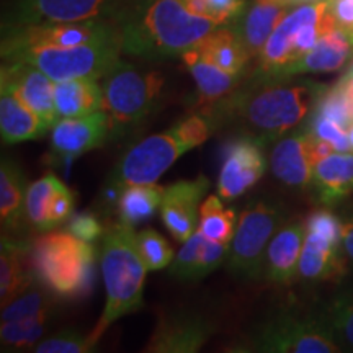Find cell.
<instances>
[{
	"instance_id": "cell-1",
	"label": "cell",
	"mask_w": 353,
	"mask_h": 353,
	"mask_svg": "<svg viewBox=\"0 0 353 353\" xmlns=\"http://www.w3.org/2000/svg\"><path fill=\"white\" fill-rule=\"evenodd\" d=\"M112 21L123 52L145 59L182 56L221 26L190 12L183 0H125Z\"/></svg>"
},
{
	"instance_id": "cell-2",
	"label": "cell",
	"mask_w": 353,
	"mask_h": 353,
	"mask_svg": "<svg viewBox=\"0 0 353 353\" xmlns=\"http://www.w3.org/2000/svg\"><path fill=\"white\" fill-rule=\"evenodd\" d=\"M324 83L303 82L283 83V81H257L245 88H237L224 100L205 112L221 125L223 121H241L249 134L265 144L275 141L301 125L316 110Z\"/></svg>"
},
{
	"instance_id": "cell-3",
	"label": "cell",
	"mask_w": 353,
	"mask_h": 353,
	"mask_svg": "<svg viewBox=\"0 0 353 353\" xmlns=\"http://www.w3.org/2000/svg\"><path fill=\"white\" fill-rule=\"evenodd\" d=\"M216 126L218 123L210 113L200 112L188 114L169 130L139 141L118 161L105 192L120 195L128 185L157 183L183 154L208 141Z\"/></svg>"
},
{
	"instance_id": "cell-4",
	"label": "cell",
	"mask_w": 353,
	"mask_h": 353,
	"mask_svg": "<svg viewBox=\"0 0 353 353\" xmlns=\"http://www.w3.org/2000/svg\"><path fill=\"white\" fill-rule=\"evenodd\" d=\"M100 270L107 301L90 332L95 343L110 325L143 307L144 281L149 270L138 250L134 228L118 221L105 229L100 242Z\"/></svg>"
},
{
	"instance_id": "cell-5",
	"label": "cell",
	"mask_w": 353,
	"mask_h": 353,
	"mask_svg": "<svg viewBox=\"0 0 353 353\" xmlns=\"http://www.w3.org/2000/svg\"><path fill=\"white\" fill-rule=\"evenodd\" d=\"M95 249L69 231H48L30 247L34 280L59 298L87 293L94 280Z\"/></svg>"
},
{
	"instance_id": "cell-6",
	"label": "cell",
	"mask_w": 353,
	"mask_h": 353,
	"mask_svg": "<svg viewBox=\"0 0 353 353\" xmlns=\"http://www.w3.org/2000/svg\"><path fill=\"white\" fill-rule=\"evenodd\" d=\"M229 350L255 353L343 352L321 312H301L291 307L268 314Z\"/></svg>"
},
{
	"instance_id": "cell-7",
	"label": "cell",
	"mask_w": 353,
	"mask_h": 353,
	"mask_svg": "<svg viewBox=\"0 0 353 353\" xmlns=\"http://www.w3.org/2000/svg\"><path fill=\"white\" fill-rule=\"evenodd\" d=\"M103 110L110 120V138H118L154 113L162 97L164 76L118 61L100 79Z\"/></svg>"
},
{
	"instance_id": "cell-8",
	"label": "cell",
	"mask_w": 353,
	"mask_h": 353,
	"mask_svg": "<svg viewBox=\"0 0 353 353\" xmlns=\"http://www.w3.org/2000/svg\"><path fill=\"white\" fill-rule=\"evenodd\" d=\"M118 34L79 46L25 48L3 54V61H23L43 70L54 82L70 79H100L121 59Z\"/></svg>"
},
{
	"instance_id": "cell-9",
	"label": "cell",
	"mask_w": 353,
	"mask_h": 353,
	"mask_svg": "<svg viewBox=\"0 0 353 353\" xmlns=\"http://www.w3.org/2000/svg\"><path fill=\"white\" fill-rule=\"evenodd\" d=\"M283 224L285 211L281 206L270 201L250 203L237 219L226 257L228 270L242 280H260L268 244Z\"/></svg>"
},
{
	"instance_id": "cell-10",
	"label": "cell",
	"mask_w": 353,
	"mask_h": 353,
	"mask_svg": "<svg viewBox=\"0 0 353 353\" xmlns=\"http://www.w3.org/2000/svg\"><path fill=\"white\" fill-rule=\"evenodd\" d=\"M125 0H12L2 30L26 25L112 20Z\"/></svg>"
},
{
	"instance_id": "cell-11",
	"label": "cell",
	"mask_w": 353,
	"mask_h": 353,
	"mask_svg": "<svg viewBox=\"0 0 353 353\" xmlns=\"http://www.w3.org/2000/svg\"><path fill=\"white\" fill-rule=\"evenodd\" d=\"M117 34L112 20L26 25L2 30V56L25 48H69L100 41Z\"/></svg>"
},
{
	"instance_id": "cell-12",
	"label": "cell",
	"mask_w": 353,
	"mask_h": 353,
	"mask_svg": "<svg viewBox=\"0 0 353 353\" xmlns=\"http://www.w3.org/2000/svg\"><path fill=\"white\" fill-rule=\"evenodd\" d=\"M263 148V141L252 134H242L228 144L218 179L223 200H236L260 182L268 165Z\"/></svg>"
},
{
	"instance_id": "cell-13",
	"label": "cell",
	"mask_w": 353,
	"mask_h": 353,
	"mask_svg": "<svg viewBox=\"0 0 353 353\" xmlns=\"http://www.w3.org/2000/svg\"><path fill=\"white\" fill-rule=\"evenodd\" d=\"M218 324L213 317L196 311L164 314L149 339L145 353H195L213 337Z\"/></svg>"
},
{
	"instance_id": "cell-14",
	"label": "cell",
	"mask_w": 353,
	"mask_h": 353,
	"mask_svg": "<svg viewBox=\"0 0 353 353\" xmlns=\"http://www.w3.org/2000/svg\"><path fill=\"white\" fill-rule=\"evenodd\" d=\"M0 90L10 92L34 112L48 126L61 120L54 103V81L43 70L23 61H3Z\"/></svg>"
},
{
	"instance_id": "cell-15",
	"label": "cell",
	"mask_w": 353,
	"mask_h": 353,
	"mask_svg": "<svg viewBox=\"0 0 353 353\" xmlns=\"http://www.w3.org/2000/svg\"><path fill=\"white\" fill-rule=\"evenodd\" d=\"M110 139V120L105 110L81 118H61L51 130V156L70 164L83 154L99 149Z\"/></svg>"
},
{
	"instance_id": "cell-16",
	"label": "cell",
	"mask_w": 353,
	"mask_h": 353,
	"mask_svg": "<svg viewBox=\"0 0 353 353\" xmlns=\"http://www.w3.org/2000/svg\"><path fill=\"white\" fill-rule=\"evenodd\" d=\"M211 187L205 175L193 180H179L164 187L161 219L175 241L185 242L193 236L200 223V206Z\"/></svg>"
},
{
	"instance_id": "cell-17",
	"label": "cell",
	"mask_w": 353,
	"mask_h": 353,
	"mask_svg": "<svg viewBox=\"0 0 353 353\" xmlns=\"http://www.w3.org/2000/svg\"><path fill=\"white\" fill-rule=\"evenodd\" d=\"M314 141L316 136L309 128L286 132L276 141L270 152V169L278 182L294 190H306L312 183L317 164Z\"/></svg>"
},
{
	"instance_id": "cell-18",
	"label": "cell",
	"mask_w": 353,
	"mask_h": 353,
	"mask_svg": "<svg viewBox=\"0 0 353 353\" xmlns=\"http://www.w3.org/2000/svg\"><path fill=\"white\" fill-rule=\"evenodd\" d=\"M306 232V223L291 219L272 237L263 267V276L268 283L288 286L296 280Z\"/></svg>"
},
{
	"instance_id": "cell-19",
	"label": "cell",
	"mask_w": 353,
	"mask_h": 353,
	"mask_svg": "<svg viewBox=\"0 0 353 353\" xmlns=\"http://www.w3.org/2000/svg\"><path fill=\"white\" fill-rule=\"evenodd\" d=\"M353 56V33L335 26L332 32L322 37L312 50L298 61L281 70L278 81L298 76V74H324L341 70Z\"/></svg>"
},
{
	"instance_id": "cell-20",
	"label": "cell",
	"mask_w": 353,
	"mask_h": 353,
	"mask_svg": "<svg viewBox=\"0 0 353 353\" xmlns=\"http://www.w3.org/2000/svg\"><path fill=\"white\" fill-rule=\"evenodd\" d=\"M229 244H219L208 239L200 229L183 242L182 249L169 265L170 276L180 281H196L208 276L210 273L226 262Z\"/></svg>"
},
{
	"instance_id": "cell-21",
	"label": "cell",
	"mask_w": 353,
	"mask_h": 353,
	"mask_svg": "<svg viewBox=\"0 0 353 353\" xmlns=\"http://www.w3.org/2000/svg\"><path fill=\"white\" fill-rule=\"evenodd\" d=\"M345 259L342 244H335L316 232H306L298 278L304 283H322L341 280L345 275Z\"/></svg>"
},
{
	"instance_id": "cell-22",
	"label": "cell",
	"mask_w": 353,
	"mask_h": 353,
	"mask_svg": "<svg viewBox=\"0 0 353 353\" xmlns=\"http://www.w3.org/2000/svg\"><path fill=\"white\" fill-rule=\"evenodd\" d=\"M182 61L195 81L198 103L203 108H211L239 88L241 74H229L203 56L198 46L185 51Z\"/></svg>"
},
{
	"instance_id": "cell-23",
	"label": "cell",
	"mask_w": 353,
	"mask_h": 353,
	"mask_svg": "<svg viewBox=\"0 0 353 353\" xmlns=\"http://www.w3.org/2000/svg\"><path fill=\"white\" fill-rule=\"evenodd\" d=\"M311 187L317 201L334 206L353 195V152H334L314 167Z\"/></svg>"
},
{
	"instance_id": "cell-24",
	"label": "cell",
	"mask_w": 353,
	"mask_h": 353,
	"mask_svg": "<svg viewBox=\"0 0 353 353\" xmlns=\"http://www.w3.org/2000/svg\"><path fill=\"white\" fill-rule=\"evenodd\" d=\"M290 7V3L285 2L257 0V3H254L245 13L244 19L234 25L250 57L260 56L268 38L275 32L280 21L288 15Z\"/></svg>"
},
{
	"instance_id": "cell-25",
	"label": "cell",
	"mask_w": 353,
	"mask_h": 353,
	"mask_svg": "<svg viewBox=\"0 0 353 353\" xmlns=\"http://www.w3.org/2000/svg\"><path fill=\"white\" fill-rule=\"evenodd\" d=\"M26 262H30L28 244L3 236L2 249H0V306L2 307L37 283L33 272L26 270Z\"/></svg>"
},
{
	"instance_id": "cell-26",
	"label": "cell",
	"mask_w": 353,
	"mask_h": 353,
	"mask_svg": "<svg viewBox=\"0 0 353 353\" xmlns=\"http://www.w3.org/2000/svg\"><path fill=\"white\" fill-rule=\"evenodd\" d=\"M51 128L10 92L0 90V134L3 144L43 138Z\"/></svg>"
},
{
	"instance_id": "cell-27",
	"label": "cell",
	"mask_w": 353,
	"mask_h": 353,
	"mask_svg": "<svg viewBox=\"0 0 353 353\" xmlns=\"http://www.w3.org/2000/svg\"><path fill=\"white\" fill-rule=\"evenodd\" d=\"M54 103L61 118H81L103 110L99 79H70L54 82Z\"/></svg>"
},
{
	"instance_id": "cell-28",
	"label": "cell",
	"mask_w": 353,
	"mask_h": 353,
	"mask_svg": "<svg viewBox=\"0 0 353 353\" xmlns=\"http://www.w3.org/2000/svg\"><path fill=\"white\" fill-rule=\"evenodd\" d=\"M196 46L206 59L229 74L244 72L250 59V54L247 52L236 28L229 25L218 26Z\"/></svg>"
},
{
	"instance_id": "cell-29",
	"label": "cell",
	"mask_w": 353,
	"mask_h": 353,
	"mask_svg": "<svg viewBox=\"0 0 353 353\" xmlns=\"http://www.w3.org/2000/svg\"><path fill=\"white\" fill-rule=\"evenodd\" d=\"M26 182L20 165L10 157L0 164V221L3 231H15L25 214Z\"/></svg>"
},
{
	"instance_id": "cell-30",
	"label": "cell",
	"mask_w": 353,
	"mask_h": 353,
	"mask_svg": "<svg viewBox=\"0 0 353 353\" xmlns=\"http://www.w3.org/2000/svg\"><path fill=\"white\" fill-rule=\"evenodd\" d=\"M162 196H164V187L157 183L128 185L121 190L114 206L118 221L132 228L149 221L157 213V210H161Z\"/></svg>"
},
{
	"instance_id": "cell-31",
	"label": "cell",
	"mask_w": 353,
	"mask_h": 353,
	"mask_svg": "<svg viewBox=\"0 0 353 353\" xmlns=\"http://www.w3.org/2000/svg\"><path fill=\"white\" fill-rule=\"evenodd\" d=\"M319 312L342 350L353 352V283L335 291Z\"/></svg>"
},
{
	"instance_id": "cell-32",
	"label": "cell",
	"mask_w": 353,
	"mask_h": 353,
	"mask_svg": "<svg viewBox=\"0 0 353 353\" xmlns=\"http://www.w3.org/2000/svg\"><path fill=\"white\" fill-rule=\"evenodd\" d=\"M63 182L54 174L48 172L37 182L28 185L26 190L25 214L30 224L38 232L50 231V206L56 192L63 187Z\"/></svg>"
},
{
	"instance_id": "cell-33",
	"label": "cell",
	"mask_w": 353,
	"mask_h": 353,
	"mask_svg": "<svg viewBox=\"0 0 353 353\" xmlns=\"http://www.w3.org/2000/svg\"><path fill=\"white\" fill-rule=\"evenodd\" d=\"M223 198L211 195L200 206V223L198 229L206 237L219 244H231L237 228L236 211L224 208Z\"/></svg>"
},
{
	"instance_id": "cell-34",
	"label": "cell",
	"mask_w": 353,
	"mask_h": 353,
	"mask_svg": "<svg viewBox=\"0 0 353 353\" xmlns=\"http://www.w3.org/2000/svg\"><path fill=\"white\" fill-rule=\"evenodd\" d=\"M51 314L52 311H46L19 321L2 322L0 325L2 350H25V348L37 345L44 335L48 322L51 321Z\"/></svg>"
},
{
	"instance_id": "cell-35",
	"label": "cell",
	"mask_w": 353,
	"mask_h": 353,
	"mask_svg": "<svg viewBox=\"0 0 353 353\" xmlns=\"http://www.w3.org/2000/svg\"><path fill=\"white\" fill-rule=\"evenodd\" d=\"M54 293L44 288L41 283H34L28 290L19 294L10 304L2 307V322L19 321L41 312L52 311L54 306Z\"/></svg>"
},
{
	"instance_id": "cell-36",
	"label": "cell",
	"mask_w": 353,
	"mask_h": 353,
	"mask_svg": "<svg viewBox=\"0 0 353 353\" xmlns=\"http://www.w3.org/2000/svg\"><path fill=\"white\" fill-rule=\"evenodd\" d=\"M136 244L149 272L164 270L174 262L175 254L169 241L154 229H143L136 234Z\"/></svg>"
},
{
	"instance_id": "cell-37",
	"label": "cell",
	"mask_w": 353,
	"mask_h": 353,
	"mask_svg": "<svg viewBox=\"0 0 353 353\" xmlns=\"http://www.w3.org/2000/svg\"><path fill=\"white\" fill-rule=\"evenodd\" d=\"M312 113L329 118V120L341 125L343 130H350L353 125V114L350 112V105H348L347 94L343 90L341 81L322 94L316 105V110Z\"/></svg>"
},
{
	"instance_id": "cell-38",
	"label": "cell",
	"mask_w": 353,
	"mask_h": 353,
	"mask_svg": "<svg viewBox=\"0 0 353 353\" xmlns=\"http://www.w3.org/2000/svg\"><path fill=\"white\" fill-rule=\"evenodd\" d=\"M97 343L90 334H81L77 330H61L52 337L43 339L34 345L37 353H88L95 350Z\"/></svg>"
},
{
	"instance_id": "cell-39",
	"label": "cell",
	"mask_w": 353,
	"mask_h": 353,
	"mask_svg": "<svg viewBox=\"0 0 353 353\" xmlns=\"http://www.w3.org/2000/svg\"><path fill=\"white\" fill-rule=\"evenodd\" d=\"M309 130L316 138L324 139L330 143L339 152H352L353 145L350 141V134L347 130H343L341 125L329 120V118L319 117V114L312 113L311 121H309Z\"/></svg>"
},
{
	"instance_id": "cell-40",
	"label": "cell",
	"mask_w": 353,
	"mask_h": 353,
	"mask_svg": "<svg viewBox=\"0 0 353 353\" xmlns=\"http://www.w3.org/2000/svg\"><path fill=\"white\" fill-rule=\"evenodd\" d=\"M306 229L309 232H316L325 237L335 244H342V223L332 211L329 210H316L307 216Z\"/></svg>"
},
{
	"instance_id": "cell-41",
	"label": "cell",
	"mask_w": 353,
	"mask_h": 353,
	"mask_svg": "<svg viewBox=\"0 0 353 353\" xmlns=\"http://www.w3.org/2000/svg\"><path fill=\"white\" fill-rule=\"evenodd\" d=\"M65 231L79 237L81 241L92 242L94 244L95 241H99L101 236H103L105 229L101 226L99 216H95L90 211H83V213L72 214L68 221V228Z\"/></svg>"
},
{
	"instance_id": "cell-42",
	"label": "cell",
	"mask_w": 353,
	"mask_h": 353,
	"mask_svg": "<svg viewBox=\"0 0 353 353\" xmlns=\"http://www.w3.org/2000/svg\"><path fill=\"white\" fill-rule=\"evenodd\" d=\"M203 3L208 19L218 21L219 25L237 20L245 8V0H203Z\"/></svg>"
},
{
	"instance_id": "cell-43",
	"label": "cell",
	"mask_w": 353,
	"mask_h": 353,
	"mask_svg": "<svg viewBox=\"0 0 353 353\" xmlns=\"http://www.w3.org/2000/svg\"><path fill=\"white\" fill-rule=\"evenodd\" d=\"M74 213V196L72 192L63 185L56 192L54 198H52L50 206V231L59 226V224L69 221L70 216Z\"/></svg>"
},
{
	"instance_id": "cell-44",
	"label": "cell",
	"mask_w": 353,
	"mask_h": 353,
	"mask_svg": "<svg viewBox=\"0 0 353 353\" xmlns=\"http://www.w3.org/2000/svg\"><path fill=\"white\" fill-rule=\"evenodd\" d=\"M342 223V249L347 259L353 262V210H348L341 218Z\"/></svg>"
},
{
	"instance_id": "cell-45",
	"label": "cell",
	"mask_w": 353,
	"mask_h": 353,
	"mask_svg": "<svg viewBox=\"0 0 353 353\" xmlns=\"http://www.w3.org/2000/svg\"><path fill=\"white\" fill-rule=\"evenodd\" d=\"M341 83L343 85V90H345L347 99H348V105H350V112L353 114V74H345L341 79Z\"/></svg>"
},
{
	"instance_id": "cell-46",
	"label": "cell",
	"mask_w": 353,
	"mask_h": 353,
	"mask_svg": "<svg viewBox=\"0 0 353 353\" xmlns=\"http://www.w3.org/2000/svg\"><path fill=\"white\" fill-rule=\"evenodd\" d=\"M348 134H350V141H352V145H353V125H352L350 130H348Z\"/></svg>"
},
{
	"instance_id": "cell-47",
	"label": "cell",
	"mask_w": 353,
	"mask_h": 353,
	"mask_svg": "<svg viewBox=\"0 0 353 353\" xmlns=\"http://www.w3.org/2000/svg\"><path fill=\"white\" fill-rule=\"evenodd\" d=\"M348 74H353V61H352V64H350V68H348V70H347Z\"/></svg>"
},
{
	"instance_id": "cell-48",
	"label": "cell",
	"mask_w": 353,
	"mask_h": 353,
	"mask_svg": "<svg viewBox=\"0 0 353 353\" xmlns=\"http://www.w3.org/2000/svg\"><path fill=\"white\" fill-rule=\"evenodd\" d=\"M272 2H285V3H290L288 0H272ZM290 6H291V3H290Z\"/></svg>"
}]
</instances>
